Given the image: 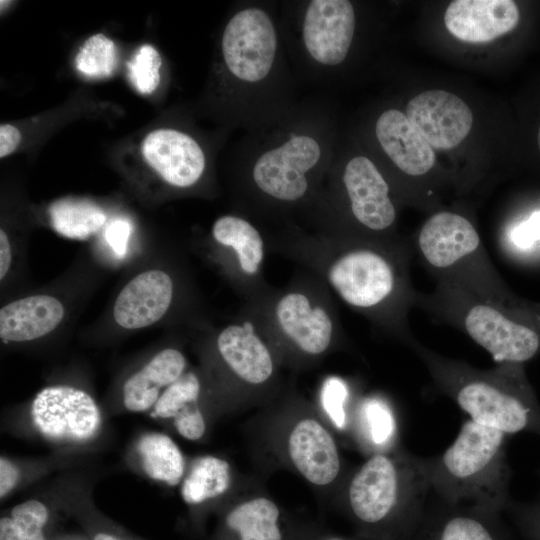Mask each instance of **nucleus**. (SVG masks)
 <instances>
[{
	"instance_id": "4c0bfd02",
	"label": "nucleus",
	"mask_w": 540,
	"mask_h": 540,
	"mask_svg": "<svg viewBox=\"0 0 540 540\" xmlns=\"http://www.w3.org/2000/svg\"><path fill=\"white\" fill-rule=\"evenodd\" d=\"M21 141L20 131L12 124L0 126V158L14 152Z\"/></svg>"
},
{
	"instance_id": "e433bc0d",
	"label": "nucleus",
	"mask_w": 540,
	"mask_h": 540,
	"mask_svg": "<svg viewBox=\"0 0 540 540\" xmlns=\"http://www.w3.org/2000/svg\"><path fill=\"white\" fill-rule=\"evenodd\" d=\"M19 480V470L6 457L0 458V497L3 498L16 486Z\"/></svg>"
},
{
	"instance_id": "473e14b6",
	"label": "nucleus",
	"mask_w": 540,
	"mask_h": 540,
	"mask_svg": "<svg viewBox=\"0 0 540 540\" xmlns=\"http://www.w3.org/2000/svg\"><path fill=\"white\" fill-rule=\"evenodd\" d=\"M437 540H495L480 518L469 514H456L445 520Z\"/></svg>"
},
{
	"instance_id": "c85d7f7f",
	"label": "nucleus",
	"mask_w": 540,
	"mask_h": 540,
	"mask_svg": "<svg viewBox=\"0 0 540 540\" xmlns=\"http://www.w3.org/2000/svg\"><path fill=\"white\" fill-rule=\"evenodd\" d=\"M117 65L115 43L102 33L85 40L75 57L76 69L86 77H110Z\"/></svg>"
},
{
	"instance_id": "58836bf2",
	"label": "nucleus",
	"mask_w": 540,
	"mask_h": 540,
	"mask_svg": "<svg viewBox=\"0 0 540 540\" xmlns=\"http://www.w3.org/2000/svg\"><path fill=\"white\" fill-rule=\"evenodd\" d=\"M12 261L11 244L6 232L0 230V279L7 275Z\"/></svg>"
},
{
	"instance_id": "f3484780",
	"label": "nucleus",
	"mask_w": 540,
	"mask_h": 540,
	"mask_svg": "<svg viewBox=\"0 0 540 540\" xmlns=\"http://www.w3.org/2000/svg\"><path fill=\"white\" fill-rule=\"evenodd\" d=\"M520 21L519 5L512 0H455L444 15L447 30L469 43L499 38L515 30Z\"/></svg>"
},
{
	"instance_id": "72a5a7b5",
	"label": "nucleus",
	"mask_w": 540,
	"mask_h": 540,
	"mask_svg": "<svg viewBox=\"0 0 540 540\" xmlns=\"http://www.w3.org/2000/svg\"><path fill=\"white\" fill-rule=\"evenodd\" d=\"M349 396L347 383L337 377H327L321 387V403L324 411L338 428H343L346 422L345 403Z\"/></svg>"
},
{
	"instance_id": "7c9ffc66",
	"label": "nucleus",
	"mask_w": 540,
	"mask_h": 540,
	"mask_svg": "<svg viewBox=\"0 0 540 540\" xmlns=\"http://www.w3.org/2000/svg\"><path fill=\"white\" fill-rule=\"evenodd\" d=\"M162 58L150 44L140 46L127 62L128 77L133 87L143 95L153 93L160 83Z\"/></svg>"
},
{
	"instance_id": "393cba45",
	"label": "nucleus",
	"mask_w": 540,
	"mask_h": 540,
	"mask_svg": "<svg viewBox=\"0 0 540 540\" xmlns=\"http://www.w3.org/2000/svg\"><path fill=\"white\" fill-rule=\"evenodd\" d=\"M52 228L60 235L84 240L96 234L106 222V214L95 203L76 198H63L48 209Z\"/></svg>"
},
{
	"instance_id": "7ed1b4c3",
	"label": "nucleus",
	"mask_w": 540,
	"mask_h": 540,
	"mask_svg": "<svg viewBox=\"0 0 540 540\" xmlns=\"http://www.w3.org/2000/svg\"><path fill=\"white\" fill-rule=\"evenodd\" d=\"M281 360L304 366L342 345L345 334L335 298L324 282L300 268L286 285L241 310Z\"/></svg>"
},
{
	"instance_id": "a878e982",
	"label": "nucleus",
	"mask_w": 540,
	"mask_h": 540,
	"mask_svg": "<svg viewBox=\"0 0 540 540\" xmlns=\"http://www.w3.org/2000/svg\"><path fill=\"white\" fill-rule=\"evenodd\" d=\"M231 484L229 463L219 457L203 456L191 466L180 493L187 504H200L225 493Z\"/></svg>"
},
{
	"instance_id": "f8f14e48",
	"label": "nucleus",
	"mask_w": 540,
	"mask_h": 540,
	"mask_svg": "<svg viewBox=\"0 0 540 540\" xmlns=\"http://www.w3.org/2000/svg\"><path fill=\"white\" fill-rule=\"evenodd\" d=\"M214 346L230 377L244 389H263L275 380L280 359L242 311L236 321L216 333Z\"/></svg>"
},
{
	"instance_id": "39448f33",
	"label": "nucleus",
	"mask_w": 540,
	"mask_h": 540,
	"mask_svg": "<svg viewBox=\"0 0 540 540\" xmlns=\"http://www.w3.org/2000/svg\"><path fill=\"white\" fill-rule=\"evenodd\" d=\"M507 436L465 421L451 445L435 457L424 458L431 488L453 504L471 501L484 509L503 505L510 480Z\"/></svg>"
},
{
	"instance_id": "423d86ee",
	"label": "nucleus",
	"mask_w": 540,
	"mask_h": 540,
	"mask_svg": "<svg viewBox=\"0 0 540 540\" xmlns=\"http://www.w3.org/2000/svg\"><path fill=\"white\" fill-rule=\"evenodd\" d=\"M431 489L424 458L380 452L370 456L351 478L348 506L366 528H384L418 509Z\"/></svg>"
},
{
	"instance_id": "f03ea898",
	"label": "nucleus",
	"mask_w": 540,
	"mask_h": 540,
	"mask_svg": "<svg viewBox=\"0 0 540 540\" xmlns=\"http://www.w3.org/2000/svg\"><path fill=\"white\" fill-rule=\"evenodd\" d=\"M414 308L468 336L497 364H522L540 353V304L513 293L496 267L435 281L417 290Z\"/></svg>"
},
{
	"instance_id": "9b49d317",
	"label": "nucleus",
	"mask_w": 540,
	"mask_h": 540,
	"mask_svg": "<svg viewBox=\"0 0 540 540\" xmlns=\"http://www.w3.org/2000/svg\"><path fill=\"white\" fill-rule=\"evenodd\" d=\"M275 25L264 10L248 7L235 13L226 24L221 40L228 71L245 83L267 77L277 53Z\"/></svg>"
},
{
	"instance_id": "2f4dec72",
	"label": "nucleus",
	"mask_w": 540,
	"mask_h": 540,
	"mask_svg": "<svg viewBox=\"0 0 540 540\" xmlns=\"http://www.w3.org/2000/svg\"><path fill=\"white\" fill-rule=\"evenodd\" d=\"M365 427L376 445L389 442L395 432V421L390 408L379 398H369L362 408Z\"/></svg>"
},
{
	"instance_id": "c9c22d12",
	"label": "nucleus",
	"mask_w": 540,
	"mask_h": 540,
	"mask_svg": "<svg viewBox=\"0 0 540 540\" xmlns=\"http://www.w3.org/2000/svg\"><path fill=\"white\" fill-rule=\"evenodd\" d=\"M131 226L124 219L113 220L106 229V240L112 249L120 256L125 254Z\"/></svg>"
},
{
	"instance_id": "6ab92c4d",
	"label": "nucleus",
	"mask_w": 540,
	"mask_h": 540,
	"mask_svg": "<svg viewBox=\"0 0 540 540\" xmlns=\"http://www.w3.org/2000/svg\"><path fill=\"white\" fill-rule=\"evenodd\" d=\"M287 451L295 469L313 485H329L340 473L341 460L336 442L315 418H302L292 427Z\"/></svg>"
},
{
	"instance_id": "79ce46f5",
	"label": "nucleus",
	"mask_w": 540,
	"mask_h": 540,
	"mask_svg": "<svg viewBox=\"0 0 540 540\" xmlns=\"http://www.w3.org/2000/svg\"><path fill=\"white\" fill-rule=\"evenodd\" d=\"M535 145H536V149L540 155V120H539V123L537 125V130H536V133H535Z\"/></svg>"
},
{
	"instance_id": "ddd939ff",
	"label": "nucleus",
	"mask_w": 540,
	"mask_h": 540,
	"mask_svg": "<svg viewBox=\"0 0 540 540\" xmlns=\"http://www.w3.org/2000/svg\"><path fill=\"white\" fill-rule=\"evenodd\" d=\"M31 418L38 432L54 442H86L101 426V413L94 399L67 385L39 391L31 405Z\"/></svg>"
},
{
	"instance_id": "4be33fe9",
	"label": "nucleus",
	"mask_w": 540,
	"mask_h": 540,
	"mask_svg": "<svg viewBox=\"0 0 540 540\" xmlns=\"http://www.w3.org/2000/svg\"><path fill=\"white\" fill-rule=\"evenodd\" d=\"M293 528L284 525L278 505L265 496L234 505L223 521V540H291Z\"/></svg>"
},
{
	"instance_id": "1a4fd4ad",
	"label": "nucleus",
	"mask_w": 540,
	"mask_h": 540,
	"mask_svg": "<svg viewBox=\"0 0 540 540\" xmlns=\"http://www.w3.org/2000/svg\"><path fill=\"white\" fill-rule=\"evenodd\" d=\"M412 247L435 281L495 267L476 227L457 212L439 211L431 215Z\"/></svg>"
},
{
	"instance_id": "5701e85b",
	"label": "nucleus",
	"mask_w": 540,
	"mask_h": 540,
	"mask_svg": "<svg viewBox=\"0 0 540 540\" xmlns=\"http://www.w3.org/2000/svg\"><path fill=\"white\" fill-rule=\"evenodd\" d=\"M186 366V358L180 350H161L125 382V408L132 412H143L153 407L162 394L161 390L177 381L185 373Z\"/></svg>"
},
{
	"instance_id": "0eeeda50",
	"label": "nucleus",
	"mask_w": 540,
	"mask_h": 540,
	"mask_svg": "<svg viewBox=\"0 0 540 540\" xmlns=\"http://www.w3.org/2000/svg\"><path fill=\"white\" fill-rule=\"evenodd\" d=\"M317 232L348 238L397 241V209L391 187L365 156L351 158L339 183L337 203L321 211Z\"/></svg>"
},
{
	"instance_id": "f704fd0d",
	"label": "nucleus",
	"mask_w": 540,
	"mask_h": 540,
	"mask_svg": "<svg viewBox=\"0 0 540 540\" xmlns=\"http://www.w3.org/2000/svg\"><path fill=\"white\" fill-rule=\"evenodd\" d=\"M173 424L182 437L193 441L200 439L206 430L205 420L198 402L181 410L173 418Z\"/></svg>"
},
{
	"instance_id": "6e6552de",
	"label": "nucleus",
	"mask_w": 540,
	"mask_h": 540,
	"mask_svg": "<svg viewBox=\"0 0 540 540\" xmlns=\"http://www.w3.org/2000/svg\"><path fill=\"white\" fill-rule=\"evenodd\" d=\"M321 160V146L312 136L293 135L261 154L249 175L250 191L273 208H292L313 198L314 171Z\"/></svg>"
},
{
	"instance_id": "dca6fc26",
	"label": "nucleus",
	"mask_w": 540,
	"mask_h": 540,
	"mask_svg": "<svg viewBox=\"0 0 540 540\" xmlns=\"http://www.w3.org/2000/svg\"><path fill=\"white\" fill-rule=\"evenodd\" d=\"M141 152L160 178L176 188L194 186L206 167L199 144L191 136L174 129L161 128L147 134Z\"/></svg>"
},
{
	"instance_id": "b1692460",
	"label": "nucleus",
	"mask_w": 540,
	"mask_h": 540,
	"mask_svg": "<svg viewBox=\"0 0 540 540\" xmlns=\"http://www.w3.org/2000/svg\"><path fill=\"white\" fill-rule=\"evenodd\" d=\"M137 451L145 473L152 479L176 486L183 478L185 461L177 444L166 434L151 432L138 441Z\"/></svg>"
},
{
	"instance_id": "f257e3e1",
	"label": "nucleus",
	"mask_w": 540,
	"mask_h": 540,
	"mask_svg": "<svg viewBox=\"0 0 540 540\" xmlns=\"http://www.w3.org/2000/svg\"><path fill=\"white\" fill-rule=\"evenodd\" d=\"M264 236L268 251L315 274L375 329L408 347L417 340L409 324L417 292L410 275L412 243L308 233L293 226Z\"/></svg>"
},
{
	"instance_id": "a19ab883",
	"label": "nucleus",
	"mask_w": 540,
	"mask_h": 540,
	"mask_svg": "<svg viewBox=\"0 0 540 540\" xmlns=\"http://www.w3.org/2000/svg\"><path fill=\"white\" fill-rule=\"evenodd\" d=\"M94 540H120V539L116 538L113 535L107 534V533H98L94 537Z\"/></svg>"
},
{
	"instance_id": "cd10ccee",
	"label": "nucleus",
	"mask_w": 540,
	"mask_h": 540,
	"mask_svg": "<svg viewBox=\"0 0 540 540\" xmlns=\"http://www.w3.org/2000/svg\"><path fill=\"white\" fill-rule=\"evenodd\" d=\"M48 509L39 500H27L11 510L9 517L0 520V540H45L43 528Z\"/></svg>"
},
{
	"instance_id": "2eb2a0df",
	"label": "nucleus",
	"mask_w": 540,
	"mask_h": 540,
	"mask_svg": "<svg viewBox=\"0 0 540 540\" xmlns=\"http://www.w3.org/2000/svg\"><path fill=\"white\" fill-rule=\"evenodd\" d=\"M405 115L427 143L440 150L459 145L473 123L469 106L457 95L444 90L418 94L408 102Z\"/></svg>"
},
{
	"instance_id": "aec40b11",
	"label": "nucleus",
	"mask_w": 540,
	"mask_h": 540,
	"mask_svg": "<svg viewBox=\"0 0 540 540\" xmlns=\"http://www.w3.org/2000/svg\"><path fill=\"white\" fill-rule=\"evenodd\" d=\"M375 134L390 160L406 175L420 177L434 166L432 147L401 111H384L376 121Z\"/></svg>"
},
{
	"instance_id": "ea45409f",
	"label": "nucleus",
	"mask_w": 540,
	"mask_h": 540,
	"mask_svg": "<svg viewBox=\"0 0 540 540\" xmlns=\"http://www.w3.org/2000/svg\"><path fill=\"white\" fill-rule=\"evenodd\" d=\"M291 540H346L344 538L318 533L313 530H297L294 529Z\"/></svg>"
},
{
	"instance_id": "bb28decb",
	"label": "nucleus",
	"mask_w": 540,
	"mask_h": 540,
	"mask_svg": "<svg viewBox=\"0 0 540 540\" xmlns=\"http://www.w3.org/2000/svg\"><path fill=\"white\" fill-rule=\"evenodd\" d=\"M499 248L518 263L540 261V207L510 222L499 235Z\"/></svg>"
},
{
	"instance_id": "20e7f679",
	"label": "nucleus",
	"mask_w": 540,
	"mask_h": 540,
	"mask_svg": "<svg viewBox=\"0 0 540 540\" xmlns=\"http://www.w3.org/2000/svg\"><path fill=\"white\" fill-rule=\"evenodd\" d=\"M422 360L435 387L473 422L506 435L540 433V404L522 364L479 369L445 357L416 340L410 347Z\"/></svg>"
},
{
	"instance_id": "a211bd4d",
	"label": "nucleus",
	"mask_w": 540,
	"mask_h": 540,
	"mask_svg": "<svg viewBox=\"0 0 540 540\" xmlns=\"http://www.w3.org/2000/svg\"><path fill=\"white\" fill-rule=\"evenodd\" d=\"M175 295L173 278L160 269L146 270L120 291L113 307L116 323L126 329L148 327L170 309Z\"/></svg>"
},
{
	"instance_id": "412c9836",
	"label": "nucleus",
	"mask_w": 540,
	"mask_h": 540,
	"mask_svg": "<svg viewBox=\"0 0 540 540\" xmlns=\"http://www.w3.org/2000/svg\"><path fill=\"white\" fill-rule=\"evenodd\" d=\"M64 317L63 304L50 295H32L8 303L0 310V337L24 342L52 332Z\"/></svg>"
},
{
	"instance_id": "9d476101",
	"label": "nucleus",
	"mask_w": 540,
	"mask_h": 540,
	"mask_svg": "<svg viewBox=\"0 0 540 540\" xmlns=\"http://www.w3.org/2000/svg\"><path fill=\"white\" fill-rule=\"evenodd\" d=\"M211 239L224 272L244 305L265 296L272 286L264 275L268 251L264 234L245 217L227 214L213 223Z\"/></svg>"
},
{
	"instance_id": "4468645a",
	"label": "nucleus",
	"mask_w": 540,
	"mask_h": 540,
	"mask_svg": "<svg viewBox=\"0 0 540 540\" xmlns=\"http://www.w3.org/2000/svg\"><path fill=\"white\" fill-rule=\"evenodd\" d=\"M355 24V11L350 1H310L302 24L305 49L317 63L336 66L349 52Z\"/></svg>"
},
{
	"instance_id": "c756f323",
	"label": "nucleus",
	"mask_w": 540,
	"mask_h": 540,
	"mask_svg": "<svg viewBox=\"0 0 540 540\" xmlns=\"http://www.w3.org/2000/svg\"><path fill=\"white\" fill-rule=\"evenodd\" d=\"M201 392L200 379L196 373L185 372L168 386L153 406V415L173 419L181 410L198 402Z\"/></svg>"
}]
</instances>
